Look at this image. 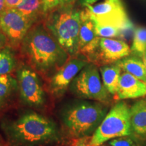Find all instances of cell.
Returning a JSON list of instances; mask_svg holds the SVG:
<instances>
[{"mask_svg": "<svg viewBox=\"0 0 146 146\" xmlns=\"http://www.w3.org/2000/svg\"><path fill=\"white\" fill-rule=\"evenodd\" d=\"M19 48L31 68L45 76L54 75L71 57L43 22L33 25Z\"/></svg>", "mask_w": 146, "mask_h": 146, "instance_id": "obj_1", "label": "cell"}, {"mask_svg": "<svg viewBox=\"0 0 146 146\" xmlns=\"http://www.w3.org/2000/svg\"><path fill=\"white\" fill-rule=\"evenodd\" d=\"M1 127L12 146H44L60 140L56 124L33 111H27L14 118H6Z\"/></svg>", "mask_w": 146, "mask_h": 146, "instance_id": "obj_2", "label": "cell"}, {"mask_svg": "<svg viewBox=\"0 0 146 146\" xmlns=\"http://www.w3.org/2000/svg\"><path fill=\"white\" fill-rule=\"evenodd\" d=\"M107 111L103 103L76 100L62 108L60 117L68 134L78 139L94 134L106 116Z\"/></svg>", "mask_w": 146, "mask_h": 146, "instance_id": "obj_3", "label": "cell"}, {"mask_svg": "<svg viewBox=\"0 0 146 146\" xmlns=\"http://www.w3.org/2000/svg\"><path fill=\"white\" fill-rule=\"evenodd\" d=\"M81 15V11L73 6H60L47 14L43 21L70 56H75L78 52Z\"/></svg>", "mask_w": 146, "mask_h": 146, "instance_id": "obj_4", "label": "cell"}, {"mask_svg": "<svg viewBox=\"0 0 146 146\" xmlns=\"http://www.w3.org/2000/svg\"><path fill=\"white\" fill-rule=\"evenodd\" d=\"M130 109L125 102L116 103L93 134L92 144L100 146L112 139L131 135Z\"/></svg>", "mask_w": 146, "mask_h": 146, "instance_id": "obj_5", "label": "cell"}, {"mask_svg": "<svg viewBox=\"0 0 146 146\" xmlns=\"http://www.w3.org/2000/svg\"><path fill=\"white\" fill-rule=\"evenodd\" d=\"M70 91L82 99L106 104L110 94L102 81L98 66L89 62L82 69L70 85Z\"/></svg>", "mask_w": 146, "mask_h": 146, "instance_id": "obj_6", "label": "cell"}, {"mask_svg": "<svg viewBox=\"0 0 146 146\" xmlns=\"http://www.w3.org/2000/svg\"><path fill=\"white\" fill-rule=\"evenodd\" d=\"M85 9L94 24L117 27L124 32L132 27L121 0H104L95 5H85Z\"/></svg>", "mask_w": 146, "mask_h": 146, "instance_id": "obj_7", "label": "cell"}, {"mask_svg": "<svg viewBox=\"0 0 146 146\" xmlns=\"http://www.w3.org/2000/svg\"><path fill=\"white\" fill-rule=\"evenodd\" d=\"M34 24L15 8H6L0 14V30L8 38L11 48H18Z\"/></svg>", "mask_w": 146, "mask_h": 146, "instance_id": "obj_8", "label": "cell"}, {"mask_svg": "<svg viewBox=\"0 0 146 146\" xmlns=\"http://www.w3.org/2000/svg\"><path fill=\"white\" fill-rule=\"evenodd\" d=\"M17 78L18 87L23 101L31 107L43 106L45 96L37 73L31 67L24 66L18 70Z\"/></svg>", "mask_w": 146, "mask_h": 146, "instance_id": "obj_9", "label": "cell"}, {"mask_svg": "<svg viewBox=\"0 0 146 146\" xmlns=\"http://www.w3.org/2000/svg\"><path fill=\"white\" fill-rule=\"evenodd\" d=\"M131 53V48L125 41L100 37L98 50L90 62L96 66L111 64L128 57Z\"/></svg>", "mask_w": 146, "mask_h": 146, "instance_id": "obj_10", "label": "cell"}, {"mask_svg": "<svg viewBox=\"0 0 146 146\" xmlns=\"http://www.w3.org/2000/svg\"><path fill=\"white\" fill-rule=\"evenodd\" d=\"M89 62L87 60L70 57L51 77L49 85L50 92L56 96L64 93L78 73Z\"/></svg>", "mask_w": 146, "mask_h": 146, "instance_id": "obj_11", "label": "cell"}, {"mask_svg": "<svg viewBox=\"0 0 146 146\" xmlns=\"http://www.w3.org/2000/svg\"><path fill=\"white\" fill-rule=\"evenodd\" d=\"M100 37L97 35L95 25L86 9L81 10V28L78 36V52L85 56L89 62L98 50Z\"/></svg>", "mask_w": 146, "mask_h": 146, "instance_id": "obj_12", "label": "cell"}, {"mask_svg": "<svg viewBox=\"0 0 146 146\" xmlns=\"http://www.w3.org/2000/svg\"><path fill=\"white\" fill-rule=\"evenodd\" d=\"M146 96V83L135 77L129 73H121L118 93L115 98L117 100L135 99Z\"/></svg>", "mask_w": 146, "mask_h": 146, "instance_id": "obj_13", "label": "cell"}, {"mask_svg": "<svg viewBox=\"0 0 146 146\" xmlns=\"http://www.w3.org/2000/svg\"><path fill=\"white\" fill-rule=\"evenodd\" d=\"M131 135L138 140L146 139V100H140L130 109Z\"/></svg>", "mask_w": 146, "mask_h": 146, "instance_id": "obj_14", "label": "cell"}, {"mask_svg": "<svg viewBox=\"0 0 146 146\" xmlns=\"http://www.w3.org/2000/svg\"><path fill=\"white\" fill-rule=\"evenodd\" d=\"M121 70L122 69L116 63L102 66L100 68L106 89L110 94L114 95L115 97L118 93Z\"/></svg>", "mask_w": 146, "mask_h": 146, "instance_id": "obj_15", "label": "cell"}, {"mask_svg": "<svg viewBox=\"0 0 146 146\" xmlns=\"http://www.w3.org/2000/svg\"><path fill=\"white\" fill-rule=\"evenodd\" d=\"M116 63L124 72L129 73L146 83V64L142 59L136 56H128Z\"/></svg>", "mask_w": 146, "mask_h": 146, "instance_id": "obj_16", "label": "cell"}, {"mask_svg": "<svg viewBox=\"0 0 146 146\" xmlns=\"http://www.w3.org/2000/svg\"><path fill=\"white\" fill-rule=\"evenodd\" d=\"M15 9L33 24L43 14L41 0H23Z\"/></svg>", "mask_w": 146, "mask_h": 146, "instance_id": "obj_17", "label": "cell"}, {"mask_svg": "<svg viewBox=\"0 0 146 146\" xmlns=\"http://www.w3.org/2000/svg\"><path fill=\"white\" fill-rule=\"evenodd\" d=\"M18 87V82L10 75L0 76V110L6 105Z\"/></svg>", "mask_w": 146, "mask_h": 146, "instance_id": "obj_18", "label": "cell"}, {"mask_svg": "<svg viewBox=\"0 0 146 146\" xmlns=\"http://www.w3.org/2000/svg\"><path fill=\"white\" fill-rule=\"evenodd\" d=\"M146 50V28L139 27L134 31L132 46L131 52L136 57L141 58L143 60Z\"/></svg>", "mask_w": 146, "mask_h": 146, "instance_id": "obj_19", "label": "cell"}, {"mask_svg": "<svg viewBox=\"0 0 146 146\" xmlns=\"http://www.w3.org/2000/svg\"><path fill=\"white\" fill-rule=\"evenodd\" d=\"M12 49L6 47L0 51V76L8 75L16 68V58Z\"/></svg>", "mask_w": 146, "mask_h": 146, "instance_id": "obj_20", "label": "cell"}, {"mask_svg": "<svg viewBox=\"0 0 146 146\" xmlns=\"http://www.w3.org/2000/svg\"><path fill=\"white\" fill-rule=\"evenodd\" d=\"M94 25L97 35L101 38L121 37L123 36L124 31L119 27L110 25H100L97 24Z\"/></svg>", "mask_w": 146, "mask_h": 146, "instance_id": "obj_21", "label": "cell"}, {"mask_svg": "<svg viewBox=\"0 0 146 146\" xmlns=\"http://www.w3.org/2000/svg\"><path fill=\"white\" fill-rule=\"evenodd\" d=\"M138 139L132 135L113 139L109 142L111 146H139Z\"/></svg>", "mask_w": 146, "mask_h": 146, "instance_id": "obj_22", "label": "cell"}, {"mask_svg": "<svg viewBox=\"0 0 146 146\" xmlns=\"http://www.w3.org/2000/svg\"><path fill=\"white\" fill-rule=\"evenodd\" d=\"M43 14L47 15L60 6V0H41Z\"/></svg>", "mask_w": 146, "mask_h": 146, "instance_id": "obj_23", "label": "cell"}, {"mask_svg": "<svg viewBox=\"0 0 146 146\" xmlns=\"http://www.w3.org/2000/svg\"><path fill=\"white\" fill-rule=\"evenodd\" d=\"M91 136L84 137L75 139L73 142L72 146H97L91 143Z\"/></svg>", "mask_w": 146, "mask_h": 146, "instance_id": "obj_24", "label": "cell"}, {"mask_svg": "<svg viewBox=\"0 0 146 146\" xmlns=\"http://www.w3.org/2000/svg\"><path fill=\"white\" fill-rule=\"evenodd\" d=\"M6 47H10L8 39L7 36L5 35V34L0 30V51Z\"/></svg>", "mask_w": 146, "mask_h": 146, "instance_id": "obj_25", "label": "cell"}, {"mask_svg": "<svg viewBox=\"0 0 146 146\" xmlns=\"http://www.w3.org/2000/svg\"><path fill=\"white\" fill-rule=\"evenodd\" d=\"M23 0H5L6 8H15Z\"/></svg>", "mask_w": 146, "mask_h": 146, "instance_id": "obj_26", "label": "cell"}, {"mask_svg": "<svg viewBox=\"0 0 146 146\" xmlns=\"http://www.w3.org/2000/svg\"><path fill=\"white\" fill-rule=\"evenodd\" d=\"M76 0H60V6L68 7L73 6Z\"/></svg>", "mask_w": 146, "mask_h": 146, "instance_id": "obj_27", "label": "cell"}, {"mask_svg": "<svg viewBox=\"0 0 146 146\" xmlns=\"http://www.w3.org/2000/svg\"><path fill=\"white\" fill-rule=\"evenodd\" d=\"M100 0H81V2L83 5H94L97 1Z\"/></svg>", "mask_w": 146, "mask_h": 146, "instance_id": "obj_28", "label": "cell"}, {"mask_svg": "<svg viewBox=\"0 0 146 146\" xmlns=\"http://www.w3.org/2000/svg\"><path fill=\"white\" fill-rule=\"evenodd\" d=\"M6 9L5 0H0V14Z\"/></svg>", "mask_w": 146, "mask_h": 146, "instance_id": "obj_29", "label": "cell"}, {"mask_svg": "<svg viewBox=\"0 0 146 146\" xmlns=\"http://www.w3.org/2000/svg\"><path fill=\"white\" fill-rule=\"evenodd\" d=\"M143 61H144V62H145V64H146V50H145V54H144Z\"/></svg>", "mask_w": 146, "mask_h": 146, "instance_id": "obj_30", "label": "cell"}, {"mask_svg": "<svg viewBox=\"0 0 146 146\" xmlns=\"http://www.w3.org/2000/svg\"><path fill=\"white\" fill-rule=\"evenodd\" d=\"M0 145H3V144H2V141H1V136H0Z\"/></svg>", "mask_w": 146, "mask_h": 146, "instance_id": "obj_31", "label": "cell"}, {"mask_svg": "<svg viewBox=\"0 0 146 146\" xmlns=\"http://www.w3.org/2000/svg\"><path fill=\"white\" fill-rule=\"evenodd\" d=\"M0 146H3V145H0Z\"/></svg>", "mask_w": 146, "mask_h": 146, "instance_id": "obj_32", "label": "cell"}, {"mask_svg": "<svg viewBox=\"0 0 146 146\" xmlns=\"http://www.w3.org/2000/svg\"><path fill=\"white\" fill-rule=\"evenodd\" d=\"M103 146H107V145H103Z\"/></svg>", "mask_w": 146, "mask_h": 146, "instance_id": "obj_33", "label": "cell"}]
</instances>
